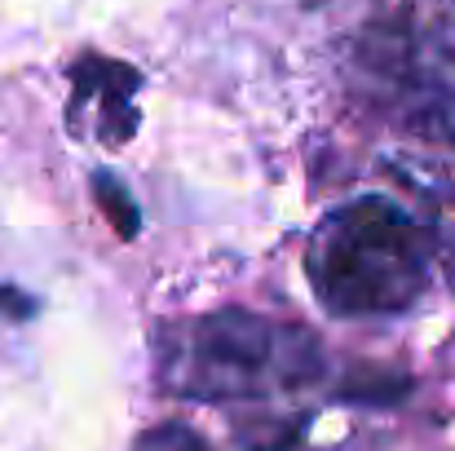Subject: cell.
Wrapping results in <instances>:
<instances>
[{
	"instance_id": "1",
	"label": "cell",
	"mask_w": 455,
	"mask_h": 451,
	"mask_svg": "<svg viewBox=\"0 0 455 451\" xmlns=\"http://www.w3.org/2000/svg\"><path fill=\"white\" fill-rule=\"evenodd\" d=\"M429 262L434 230L380 195L327 213L305 248L314 297L345 318L411 310L429 288Z\"/></svg>"
},
{
	"instance_id": "2",
	"label": "cell",
	"mask_w": 455,
	"mask_h": 451,
	"mask_svg": "<svg viewBox=\"0 0 455 451\" xmlns=\"http://www.w3.org/2000/svg\"><path fill=\"white\" fill-rule=\"evenodd\" d=\"M323 367L318 341L301 327L270 323L252 310H217L177 323L159 341V381L181 399L226 403L266 390H292Z\"/></svg>"
},
{
	"instance_id": "3",
	"label": "cell",
	"mask_w": 455,
	"mask_h": 451,
	"mask_svg": "<svg viewBox=\"0 0 455 451\" xmlns=\"http://www.w3.org/2000/svg\"><path fill=\"white\" fill-rule=\"evenodd\" d=\"M71 80H76V102H102L107 120H102V142H124L133 129H138V111L129 107L133 89L142 85V76L124 62H111V58H80L71 67Z\"/></svg>"
},
{
	"instance_id": "4",
	"label": "cell",
	"mask_w": 455,
	"mask_h": 451,
	"mask_svg": "<svg viewBox=\"0 0 455 451\" xmlns=\"http://www.w3.org/2000/svg\"><path fill=\"white\" fill-rule=\"evenodd\" d=\"M93 195H98V204H102V213L111 217V226L124 235V239H133L138 230H142V217H138V204L129 199V190L111 177V173H93Z\"/></svg>"
},
{
	"instance_id": "5",
	"label": "cell",
	"mask_w": 455,
	"mask_h": 451,
	"mask_svg": "<svg viewBox=\"0 0 455 451\" xmlns=\"http://www.w3.org/2000/svg\"><path fill=\"white\" fill-rule=\"evenodd\" d=\"M407 394V376H367L363 385H345L340 399L349 403H394Z\"/></svg>"
},
{
	"instance_id": "6",
	"label": "cell",
	"mask_w": 455,
	"mask_h": 451,
	"mask_svg": "<svg viewBox=\"0 0 455 451\" xmlns=\"http://www.w3.org/2000/svg\"><path fill=\"white\" fill-rule=\"evenodd\" d=\"M138 451H208L195 434H186V430H177V425H159L151 434H142V443Z\"/></svg>"
},
{
	"instance_id": "7",
	"label": "cell",
	"mask_w": 455,
	"mask_h": 451,
	"mask_svg": "<svg viewBox=\"0 0 455 451\" xmlns=\"http://www.w3.org/2000/svg\"><path fill=\"white\" fill-rule=\"evenodd\" d=\"M36 310V301L22 297L18 288H0V314H13V318H27Z\"/></svg>"
}]
</instances>
